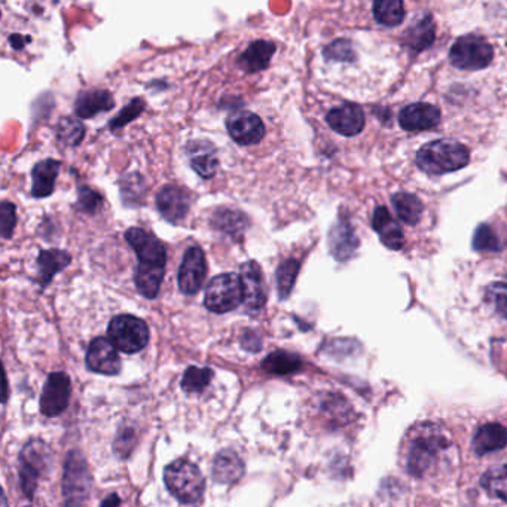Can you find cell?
Masks as SVG:
<instances>
[{"label": "cell", "mask_w": 507, "mask_h": 507, "mask_svg": "<svg viewBox=\"0 0 507 507\" xmlns=\"http://www.w3.org/2000/svg\"><path fill=\"white\" fill-rule=\"evenodd\" d=\"M125 240L134 249L139 265L135 268L134 283L144 298L155 299L163 284L167 250L158 238L142 228H130Z\"/></svg>", "instance_id": "6da1fadb"}, {"label": "cell", "mask_w": 507, "mask_h": 507, "mask_svg": "<svg viewBox=\"0 0 507 507\" xmlns=\"http://www.w3.org/2000/svg\"><path fill=\"white\" fill-rule=\"evenodd\" d=\"M471 154L464 144L454 140L430 142L418 151L417 164L422 172L429 174H445L466 167Z\"/></svg>", "instance_id": "7a4b0ae2"}, {"label": "cell", "mask_w": 507, "mask_h": 507, "mask_svg": "<svg viewBox=\"0 0 507 507\" xmlns=\"http://www.w3.org/2000/svg\"><path fill=\"white\" fill-rule=\"evenodd\" d=\"M164 481L168 491L179 500L180 503H196L204 494V476L194 462L184 458L170 462L165 467Z\"/></svg>", "instance_id": "3957f363"}, {"label": "cell", "mask_w": 507, "mask_h": 507, "mask_svg": "<svg viewBox=\"0 0 507 507\" xmlns=\"http://www.w3.org/2000/svg\"><path fill=\"white\" fill-rule=\"evenodd\" d=\"M91 478L90 467L79 451H70L65 458V476H63V494L65 507H84L90 497Z\"/></svg>", "instance_id": "277c9868"}, {"label": "cell", "mask_w": 507, "mask_h": 507, "mask_svg": "<svg viewBox=\"0 0 507 507\" xmlns=\"http://www.w3.org/2000/svg\"><path fill=\"white\" fill-rule=\"evenodd\" d=\"M107 335L119 352L134 354L149 343V327L146 322L135 315H116L107 327Z\"/></svg>", "instance_id": "5b68a950"}, {"label": "cell", "mask_w": 507, "mask_h": 507, "mask_svg": "<svg viewBox=\"0 0 507 507\" xmlns=\"http://www.w3.org/2000/svg\"><path fill=\"white\" fill-rule=\"evenodd\" d=\"M244 301L242 277L234 273L217 275L205 289L204 305L216 314L234 311Z\"/></svg>", "instance_id": "8992f818"}, {"label": "cell", "mask_w": 507, "mask_h": 507, "mask_svg": "<svg viewBox=\"0 0 507 507\" xmlns=\"http://www.w3.org/2000/svg\"><path fill=\"white\" fill-rule=\"evenodd\" d=\"M446 448V439L433 425H424L413 438L408 455V471L413 476H422L433 464L439 452Z\"/></svg>", "instance_id": "52a82bcc"}, {"label": "cell", "mask_w": 507, "mask_h": 507, "mask_svg": "<svg viewBox=\"0 0 507 507\" xmlns=\"http://www.w3.org/2000/svg\"><path fill=\"white\" fill-rule=\"evenodd\" d=\"M494 51L483 37L467 36L460 37L451 46V65L462 70L485 69L492 62Z\"/></svg>", "instance_id": "ba28073f"}, {"label": "cell", "mask_w": 507, "mask_h": 507, "mask_svg": "<svg viewBox=\"0 0 507 507\" xmlns=\"http://www.w3.org/2000/svg\"><path fill=\"white\" fill-rule=\"evenodd\" d=\"M51 462V451L42 441H32L23 448L20 455V479L27 499H33L37 479L45 473Z\"/></svg>", "instance_id": "9c48e42d"}, {"label": "cell", "mask_w": 507, "mask_h": 507, "mask_svg": "<svg viewBox=\"0 0 507 507\" xmlns=\"http://www.w3.org/2000/svg\"><path fill=\"white\" fill-rule=\"evenodd\" d=\"M207 274V262L200 247L193 245L184 252V259L177 273V284L184 294L200 292Z\"/></svg>", "instance_id": "30bf717a"}, {"label": "cell", "mask_w": 507, "mask_h": 507, "mask_svg": "<svg viewBox=\"0 0 507 507\" xmlns=\"http://www.w3.org/2000/svg\"><path fill=\"white\" fill-rule=\"evenodd\" d=\"M70 378L65 373H49L41 396V411L46 417H57L67 408L70 399Z\"/></svg>", "instance_id": "8fae6325"}, {"label": "cell", "mask_w": 507, "mask_h": 507, "mask_svg": "<svg viewBox=\"0 0 507 507\" xmlns=\"http://www.w3.org/2000/svg\"><path fill=\"white\" fill-rule=\"evenodd\" d=\"M226 128L231 139L242 146L258 144L265 135V125L254 112H235L226 121Z\"/></svg>", "instance_id": "7c38bea8"}, {"label": "cell", "mask_w": 507, "mask_h": 507, "mask_svg": "<svg viewBox=\"0 0 507 507\" xmlns=\"http://www.w3.org/2000/svg\"><path fill=\"white\" fill-rule=\"evenodd\" d=\"M86 366L103 375H116L121 371L116 347L107 338H95L86 352Z\"/></svg>", "instance_id": "4fadbf2b"}, {"label": "cell", "mask_w": 507, "mask_h": 507, "mask_svg": "<svg viewBox=\"0 0 507 507\" xmlns=\"http://www.w3.org/2000/svg\"><path fill=\"white\" fill-rule=\"evenodd\" d=\"M156 207L160 210L164 219H167L170 224H179L184 221L189 209H191V196L184 189L168 184L161 189L156 195Z\"/></svg>", "instance_id": "5bb4252c"}, {"label": "cell", "mask_w": 507, "mask_h": 507, "mask_svg": "<svg viewBox=\"0 0 507 507\" xmlns=\"http://www.w3.org/2000/svg\"><path fill=\"white\" fill-rule=\"evenodd\" d=\"M243 293H244L245 310L250 313H258L266 303L265 286L261 266L254 261L245 262L242 266Z\"/></svg>", "instance_id": "9a60e30c"}, {"label": "cell", "mask_w": 507, "mask_h": 507, "mask_svg": "<svg viewBox=\"0 0 507 507\" xmlns=\"http://www.w3.org/2000/svg\"><path fill=\"white\" fill-rule=\"evenodd\" d=\"M441 123V111L429 103H413L402 109L399 124L406 131L432 130Z\"/></svg>", "instance_id": "2e32d148"}, {"label": "cell", "mask_w": 507, "mask_h": 507, "mask_svg": "<svg viewBox=\"0 0 507 507\" xmlns=\"http://www.w3.org/2000/svg\"><path fill=\"white\" fill-rule=\"evenodd\" d=\"M186 154H188L191 168L201 179L209 180L214 177L219 167V160H217L216 147L210 142L207 140L189 142Z\"/></svg>", "instance_id": "e0dca14e"}, {"label": "cell", "mask_w": 507, "mask_h": 507, "mask_svg": "<svg viewBox=\"0 0 507 507\" xmlns=\"http://www.w3.org/2000/svg\"><path fill=\"white\" fill-rule=\"evenodd\" d=\"M326 121L332 130L347 137L359 134L364 128L363 111L357 104H343L332 109Z\"/></svg>", "instance_id": "ac0fdd59"}, {"label": "cell", "mask_w": 507, "mask_h": 507, "mask_svg": "<svg viewBox=\"0 0 507 507\" xmlns=\"http://www.w3.org/2000/svg\"><path fill=\"white\" fill-rule=\"evenodd\" d=\"M373 228L389 249L401 250L405 244L403 231L385 207H378L373 212Z\"/></svg>", "instance_id": "d6986e66"}, {"label": "cell", "mask_w": 507, "mask_h": 507, "mask_svg": "<svg viewBox=\"0 0 507 507\" xmlns=\"http://www.w3.org/2000/svg\"><path fill=\"white\" fill-rule=\"evenodd\" d=\"M357 244L359 242H357L352 225L348 224L347 219L340 217L329 234V247H331L332 254L338 261H345L352 256Z\"/></svg>", "instance_id": "ffe728a7"}, {"label": "cell", "mask_w": 507, "mask_h": 507, "mask_svg": "<svg viewBox=\"0 0 507 507\" xmlns=\"http://www.w3.org/2000/svg\"><path fill=\"white\" fill-rule=\"evenodd\" d=\"M62 168L60 161L48 160L39 161L32 170V195L35 198H45L51 195L55 188V179Z\"/></svg>", "instance_id": "44dd1931"}, {"label": "cell", "mask_w": 507, "mask_h": 507, "mask_svg": "<svg viewBox=\"0 0 507 507\" xmlns=\"http://www.w3.org/2000/svg\"><path fill=\"white\" fill-rule=\"evenodd\" d=\"M275 45L270 41H254L238 57V65L247 74H258L270 65Z\"/></svg>", "instance_id": "7402d4cb"}, {"label": "cell", "mask_w": 507, "mask_h": 507, "mask_svg": "<svg viewBox=\"0 0 507 507\" xmlns=\"http://www.w3.org/2000/svg\"><path fill=\"white\" fill-rule=\"evenodd\" d=\"M70 262L72 256L65 250H41L37 256V266H39L37 280L41 283V286L45 289L57 273L70 265Z\"/></svg>", "instance_id": "603a6c76"}, {"label": "cell", "mask_w": 507, "mask_h": 507, "mask_svg": "<svg viewBox=\"0 0 507 507\" xmlns=\"http://www.w3.org/2000/svg\"><path fill=\"white\" fill-rule=\"evenodd\" d=\"M212 474L219 483L238 482L244 474V462L234 451H221L213 462Z\"/></svg>", "instance_id": "cb8c5ba5"}, {"label": "cell", "mask_w": 507, "mask_h": 507, "mask_svg": "<svg viewBox=\"0 0 507 507\" xmlns=\"http://www.w3.org/2000/svg\"><path fill=\"white\" fill-rule=\"evenodd\" d=\"M114 107V100L109 91H86L79 95L75 104V111L79 118L90 119L102 112L111 111Z\"/></svg>", "instance_id": "d4e9b609"}, {"label": "cell", "mask_w": 507, "mask_h": 507, "mask_svg": "<svg viewBox=\"0 0 507 507\" xmlns=\"http://www.w3.org/2000/svg\"><path fill=\"white\" fill-rule=\"evenodd\" d=\"M507 445V429L503 425L485 424L474 434L473 448L478 455H485L492 451L503 450Z\"/></svg>", "instance_id": "484cf974"}, {"label": "cell", "mask_w": 507, "mask_h": 507, "mask_svg": "<svg viewBox=\"0 0 507 507\" xmlns=\"http://www.w3.org/2000/svg\"><path fill=\"white\" fill-rule=\"evenodd\" d=\"M212 225L213 228L221 231L228 237L238 238L243 237V234L249 225V221L244 216V213L228 209V207H221L213 213Z\"/></svg>", "instance_id": "4316f807"}, {"label": "cell", "mask_w": 507, "mask_h": 507, "mask_svg": "<svg viewBox=\"0 0 507 507\" xmlns=\"http://www.w3.org/2000/svg\"><path fill=\"white\" fill-rule=\"evenodd\" d=\"M434 33H436V29H434L433 21L430 16H424L422 20L417 21L415 25L406 30V46L413 53H420L433 44Z\"/></svg>", "instance_id": "83f0119b"}, {"label": "cell", "mask_w": 507, "mask_h": 507, "mask_svg": "<svg viewBox=\"0 0 507 507\" xmlns=\"http://www.w3.org/2000/svg\"><path fill=\"white\" fill-rule=\"evenodd\" d=\"M262 368L271 375H291L303 368V360L293 353L278 350V352L271 353L270 356L263 360Z\"/></svg>", "instance_id": "f1b7e54d"}, {"label": "cell", "mask_w": 507, "mask_h": 507, "mask_svg": "<svg viewBox=\"0 0 507 507\" xmlns=\"http://www.w3.org/2000/svg\"><path fill=\"white\" fill-rule=\"evenodd\" d=\"M393 207L396 210L397 216L408 225H417L422 214V203L413 194H394L392 198Z\"/></svg>", "instance_id": "f546056e"}, {"label": "cell", "mask_w": 507, "mask_h": 507, "mask_svg": "<svg viewBox=\"0 0 507 507\" xmlns=\"http://www.w3.org/2000/svg\"><path fill=\"white\" fill-rule=\"evenodd\" d=\"M373 16L380 25L396 27L405 20V6L401 0H380L373 4Z\"/></svg>", "instance_id": "4dcf8cb0"}, {"label": "cell", "mask_w": 507, "mask_h": 507, "mask_svg": "<svg viewBox=\"0 0 507 507\" xmlns=\"http://www.w3.org/2000/svg\"><path fill=\"white\" fill-rule=\"evenodd\" d=\"M55 137L65 146H78L85 137V127L79 119L65 116L57 124Z\"/></svg>", "instance_id": "1f68e13d"}, {"label": "cell", "mask_w": 507, "mask_h": 507, "mask_svg": "<svg viewBox=\"0 0 507 507\" xmlns=\"http://www.w3.org/2000/svg\"><path fill=\"white\" fill-rule=\"evenodd\" d=\"M481 485L488 494L507 502V466L490 469L481 479Z\"/></svg>", "instance_id": "d6a6232c"}, {"label": "cell", "mask_w": 507, "mask_h": 507, "mask_svg": "<svg viewBox=\"0 0 507 507\" xmlns=\"http://www.w3.org/2000/svg\"><path fill=\"white\" fill-rule=\"evenodd\" d=\"M299 262L294 259L283 262L277 270V289L280 299H286L298 277Z\"/></svg>", "instance_id": "836d02e7"}, {"label": "cell", "mask_w": 507, "mask_h": 507, "mask_svg": "<svg viewBox=\"0 0 507 507\" xmlns=\"http://www.w3.org/2000/svg\"><path fill=\"white\" fill-rule=\"evenodd\" d=\"M212 378V369L191 366V368L186 369V373L182 378V389L186 393L203 392L210 384Z\"/></svg>", "instance_id": "e575fe53"}, {"label": "cell", "mask_w": 507, "mask_h": 507, "mask_svg": "<svg viewBox=\"0 0 507 507\" xmlns=\"http://www.w3.org/2000/svg\"><path fill=\"white\" fill-rule=\"evenodd\" d=\"M473 247L478 252H500L502 244L490 226L479 225L474 233Z\"/></svg>", "instance_id": "d590c367"}, {"label": "cell", "mask_w": 507, "mask_h": 507, "mask_svg": "<svg viewBox=\"0 0 507 507\" xmlns=\"http://www.w3.org/2000/svg\"><path fill=\"white\" fill-rule=\"evenodd\" d=\"M144 111V102L142 98H134L133 102L128 103L127 106L124 107L121 114H116L114 119H112L111 128L112 130H118V128H123L124 125H127L131 121H134L137 116H139L142 112Z\"/></svg>", "instance_id": "8d00e7d4"}, {"label": "cell", "mask_w": 507, "mask_h": 507, "mask_svg": "<svg viewBox=\"0 0 507 507\" xmlns=\"http://www.w3.org/2000/svg\"><path fill=\"white\" fill-rule=\"evenodd\" d=\"M488 303L494 305L495 311L502 317L507 319V284L506 283H492L487 289Z\"/></svg>", "instance_id": "74e56055"}, {"label": "cell", "mask_w": 507, "mask_h": 507, "mask_svg": "<svg viewBox=\"0 0 507 507\" xmlns=\"http://www.w3.org/2000/svg\"><path fill=\"white\" fill-rule=\"evenodd\" d=\"M324 57L333 62H353L356 58V54L353 51L350 42L340 39L324 49Z\"/></svg>", "instance_id": "f35d334b"}, {"label": "cell", "mask_w": 507, "mask_h": 507, "mask_svg": "<svg viewBox=\"0 0 507 507\" xmlns=\"http://www.w3.org/2000/svg\"><path fill=\"white\" fill-rule=\"evenodd\" d=\"M16 225V207L14 203L4 201L0 207V226H2V237L9 240L13 237L14 229Z\"/></svg>", "instance_id": "ab89813d"}, {"label": "cell", "mask_w": 507, "mask_h": 507, "mask_svg": "<svg viewBox=\"0 0 507 507\" xmlns=\"http://www.w3.org/2000/svg\"><path fill=\"white\" fill-rule=\"evenodd\" d=\"M135 445V433L134 430L131 427H125V429L119 432L118 436L114 439V454L121 458H127L131 454V451Z\"/></svg>", "instance_id": "60d3db41"}, {"label": "cell", "mask_w": 507, "mask_h": 507, "mask_svg": "<svg viewBox=\"0 0 507 507\" xmlns=\"http://www.w3.org/2000/svg\"><path fill=\"white\" fill-rule=\"evenodd\" d=\"M79 207L81 210L86 213H95L97 212L103 204V198L100 194L95 193L93 189L88 188V186H82L79 184Z\"/></svg>", "instance_id": "b9f144b4"}, {"label": "cell", "mask_w": 507, "mask_h": 507, "mask_svg": "<svg viewBox=\"0 0 507 507\" xmlns=\"http://www.w3.org/2000/svg\"><path fill=\"white\" fill-rule=\"evenodd\" d=\"M243 347L245 350H250V352H259L261 348V338H259L254 332H247L244 336H243Z\"/></svg>", "instance_id": "7bdbcfd3"}, {"label": "cell", "mask_w": 507, "mask_h": 507, "mask_svg": "<svg viewBox=\"0 0 507 507\" xmlns=\"http://www.w3.org/2000/svg\"><path fill=\"white\" fill-rule=\"evenodd\" d=\"M32 41L30 37L25 39V37L21 36V35H13V36L9 37V42H11V45L14 46L15 49H21L25 44H29Z\"/></svg>", "instance_id": "ee69618b"}, {"label": "cell", "mask_w": 507, "mask_h": 507, "mask_svg": "<svg viewBox=\"0 0 507 507\" xmlns=\"http://www.w3.org/2000/svg\"><path fill=\"white\" fill-rule=\"evenodd\" d=\"M119 503H121V500H119L118 495L111 494L107 499L103 500L100 507H119Z\"/></svg>", "instance_id": "f6af8a7d"}, {"label": "cell", "mask_w": 507, "mask_h": 507, "mask_svg": "<svg viewBox=\"0 0 507 507\" xmlns=\"http://www.w3.org/2000/svg\"><path fill=\"white\" fill-rule=\"evenodd\" d=\"M4 402H6V399H8V383H6V375H4Z\"/></svg>", "instance_id": "bcb514c9"}, {"label": "cell", "mask_w": 507, "mask_h": 507, "mask_svg": "<svg viewBox=\"0 0 507 507\" xmlns=\"http://www.w3.org/2000/svg\"><path fill=\"white\" fill-rule=\"evenodd\" d=\"M2 507H8V502H6V495H2Z\"/></svg>", "instance_id": "7dc6e473"}]
</instances>
